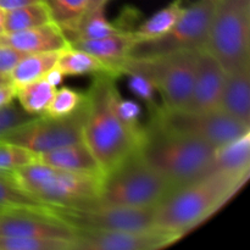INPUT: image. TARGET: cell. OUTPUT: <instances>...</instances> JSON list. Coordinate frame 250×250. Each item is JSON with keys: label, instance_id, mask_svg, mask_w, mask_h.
Segmentation results:
<instances>
[{"label": "cell", "instance_id": "6", "mask_svg": "<svg viewBox=\"0 0 250 250\" xmlns=\"http://www.w3.org/2000/svg\"><path fill=\"white\" fill-rule=\"evenodd\" d=\"M14 182L46 205H72L95 200L102 176L53 167L36 161L10 173Z\"/></svg>", "mask_w": 250, "mask_h": 250}, {"label": "cell", "instance_id": "1", "mask_svg": "<svg viewBox=\"0 0 250 250\" xmlns=\"http://www.w3.org/2000/svg\"><path fill=\"white\" fill-rule=\"evenodd\" d=\"M85 93L88 115L83 142L104 173L137 150L142 139L129 131L117 115L116 99L120 93L115 84V76L98 73Z\"/></svg>", "mask_w": 250, "mask_h": 250}, {"label": "cell", "instance_id": "8", "mask_svg": "<svg viewBox=\"0 0 250 250\" xmlns=\"http://www.w3.org/2000/svg\"><path fill=\"white\" fill-rule=\"evenodd\" d=\"M155 208H128L97 200L72 205H46L54 216L75 231H148L155 227Z\"/></svg>", "mask_w": 250, "mask_h": 250}, {"label": "cell", "instance_id": "11", "mask_svg": "<svg viewBox=\"0 0 250 250\" xmlns=\"http://www.w3.org/2000/svg\"><path fill=\"white\" fill-rule=\"evenodd\" d=\"M216 0H197L185 7L172 28L154 41L139 42L129 56L146 58L178 50H199L207 46Z\"/></svg>", "mask_w": 250, "mask_h": 250}, {"label": "cell", "instance_id": "9", "mask_svg": "<svg viewBox=\"0 0 250 250\" xmlns=\"http://www.w3.org/2000/svg\"><path fill=\"white\" fill-rule=\"evenodd\" d=\"M150 124L159 128L185 134L211 144L224 146L250 131V126L237 121L221 110L193 112L160 106L151 112Z\"/></svg>", "mask_w": 250, "mask_h": 250}, {"label": "cell", "instance_id": "34", "mask_svg": "<svg viewBox=\"0 0 250 250\" xmlns=\"http://www.w3.org/2000/svg\"><path fill=\"white\" fill-rule=\"evenodd\" d=\"M23 55L24 54L21 51L0 43V75L9 78L11 71Z\"/></svg>", "mask_w": 250, "mask_h": 250}, {"label": "cell", "instance_id": "15", "mask_svg": "<svg viewBox=\"0 0 250 250\" xmlns=\"http://www.w3.org/2000/svg\"><path fill=\"white\" fill-rule=\"evenodd\" d=\"M0 43L23 54L60 51L71 46L67 37L55 22L23 31L4 33L0 36Z\"/></svg>", "mask_w": 250, "mask_h": 250}, {"label": "cell", "instance_id": "35", "mask_svg": "<svg viewBox=\"0 0 250 250\" xmlns=\"http://www.w3.org/2000/svg\"><path fill=\"white\" fill-rule=\"evenodd\" d=\"M16 99V87L11 82L0 84V109Z\"/></svg>", "mask_w": 250, "mask_h": 250}, {"label": "cell", "instance_id": "24", "mask_svg": "<svg viewBox=\"0 0 250 250\" xmlns=\"http://www.w3.org/2000/svg\"><path fill=\"white\" fill-rule=\"evenodd\" d=\"M183 10L185 7L181 5V0H175L166 7L155 12L153 16L146 20L136 31H132L137 43L154 41L167 33L180 19Z\"/></svg>", "mask_w": 250, "mask_h": 250}, {"label": "cell", "instance_id": "23", "mask_svg": "<svg viewBox=\"0 0 250 250\" xmlns=\"http://www.w3.org/2000/svg\"><path fill=\"white\" fill-rule=\"evenodd\" d=\"M54 22L45 1L34 2L4 12L5 33L23 31Z\"/></svg>", "mask_w": 250, "mask_h": 250}, {"label": "cell", "instance_id": "26", "mask_svg": "<svg viewBox=\"0 0 250 250\" xmlns=\"http://www.w3.org/2000/svg\"><path fill=\"white\" fill-rule=\"evenodd\" d=\"M45 207L46 204L22 190L10 173L0 172V212L9 209H44Z\"/></svg>", "mask_w": 250, "mask_h": 250}, {"label": "cell", "instance_id": "22", "mask_svg": "<svg viewBox=\"0 0 250 250\" xmlns=\"http://www.w3.org/2000/svg\"><path fill=\"white\" fill-rule=\"evenodd\" d=\"M56 67L62 72L63 76H81L89 73H109L115 76L109 66L105 65L99 59L73 46H68L61 50Z\"/></svg>", "mask_w": 250, "mask_h": 250}, {"label": "cell", "instance_id": "7", "mask_svg": "<svg viewBox=\"0 0 250 250\" xmlns=\"http://www.w3.org/2000/svg\"><path fill=\"white\" fill-rule=\"evenodd\" d=\"M205 49L227 72L250 62V0H216Z\"/></svg>", "mask_w": 250, "mask_h": 250}, {"label": "cell", "instance_id": "19", "mask_svg": "<svg viewBox=\"0 0 250 250\" xmlns=\"http://www.w3.org/2000/svg\"><path fill=\"white\" fill-rule=\"evenodd\" d=\"M212 172L233 176L250 175V131L216 149Z\"/></svg>", "mask_w": 250, "mask_h": 250}, {"label": "cell", "instance_id": "27", "mask_svg": "<svg viewBox=\"0 0 250 250\" xmlns=\"http://www.w3.org/2000/svg\"><path fill=\"white\" fill-rule=\"evenodd\" d=\"M45 2L50 10L53 21L66 33L84 15L89 0H48Z\"/></svg>", "mask_w": 250, "mask_h": 250}, {"label": "cell", "instance_id": "32", "mask_svg": "<svg viewBox=\"0 0 250 250\" xmlns=\"http://www.w3.org/2000/svg\"><path fill=\"white\" fill-rule=\"evenodd\" d=\"M34 117L37 116L27 114L20 105H16L14 102L5 105L4 107L0 109V137L12 131L16 127L31 121Z\"/></svg>", "mask_w": 250, "mask_h": 250}, {"label": "cell", "instance_id": "39", "mask_svg": "<svg viewBox=\"0 0 250 250\" xmlns=\"http://www.w3.org/2000/svg\"><path fill=\"white\" fill-rule=\"evenodd\" d=\"M5 33V29H4V12L0 10V36Z\"/></svg>", "mask_w": 250, "mask_h": 250}, {"label": "cell", "instance_id": "10", "mask_svg": "<svg viewBox=\"0 0 250 250\" xmlns=\"http://www.w3.org/2000/svg\"><path fill=\"white\" fill-rule=\"evenodd\" d=\"M88 115V99L71 115L62 117L37 116L7 132L1 141L17 144L36 154L46 153L68 144L83 142Z\"/></svg>", "mask_w": 250, "mask_h": 250}, {"label": "cell", "instance_id": "12", "mask_svg": "<svg viewBox=\"0 0 250 250\" xmlns=\"http://www.w3.org/2000/svg\"><path fill=\"white\" fill-rule=\"evenodd\" d=\"M181 239L177 234L154 229L148 231H77L72 250H156Z\"/></svg>", "mask_w": 250, "mask_h": 250}, {"label": "cell", "instance_id": "16", "mask_svg": "<svg viewBox=\"0 0 250 250\" xmlns=\"http://www.w3.org/2000/svg\"><path fill=\"white\" fill-rule=\"evenodd\" d=\"M220 110L250 126V62L226 73Z\"/></svg>", "mask_w": 250, "mask_h": 250}, {"label": "cell", "instance_id": "17", "mask_svg": "<svg viewBox=\"0 0 250 250\" xmlns=\"http://www.w3.org/2000/svg\"><path fill=\"white\" fill-rule=\"evenodd\" d=\"M137 44L133 32L124 31L114 36L98 39H84V41L71 42V46L81 49L107 65L115 76H117L116 67L120 62L128 58L132 48Z\"/></svg>", "mask_w": 250, "mask_h": 250}, {"label": "cell", "instance_id": "3", "mask_svg": "<svg viewBox=\"0 0 250 250\" xmlns=\"http://www.w3.org/2000/svg\"><path fill=\"white\" fill-rule=\"evenodd\" d=\"M216 149L204 141L159 128L149 122L137 150L175 189L210 175Z\"/></svg>", "mask_w": 250, "mask_h": 250}, {"label": "cell", "instance_id": "36", "mask_svg": "<svg viewBox=\"0 0 250 250\" xmlns=\"http://www.w3.org/2000/svg\"><path fill=\"white\" fill-rule=\"evenodd\" d=\"M44 1V0H0V10L2 12L17 9V7L26 6V5L34 4V2Z\"/></svg>", "mask_w": 250, "mask_h": 250}, {"label": "cell", "instance_id": "37", "mask_svg": "<svg viewBox=\"0 0 250 250\" xmlns=\"http://www.w3.org/2000/svg\"><path fill=\"white\" fill-rule=\"evenodd\" d=\"M63 77H65V76L62 75V72H61L56 66L54 68H51V70L45 75L46 81H48L50 84H53L54 87H58V85L62 82Z\"/></svg>", "mask_w": 250, "mask_h": 250}, {"label": "cell", "instance_id": "20", "mask_svg": "<svg viewBox=\"0 0 250 250\" xmlns=\"http://www.w3.org/2000/svg\"><path fill=\"white\" fill-rule=\"evenodd\" d=\"M60 53L61 50L24 54L10 73V82L17 88L45 77L46 73L56 66Z\"/></svg>", "mask_w": 250, "mask_h": 250}, {"label": "cell", "instance_id": "21", "mask_svg": "<svg viewBox=\"0 0 250 250\" xmlns=\"http://www.w3.org/2000/svg\"><path fill=\"white\" fill-rule=\"evenodd\" d=\"M104 7H98L93 11L87 12L80 19L72 29L66 32L68 42L84 41V39H98L104 37L114 36V34L124 32V28L115 26L114 23L107 21L105 16Z\"/></svg>", "mask_w": 250, "mask_h": 250}, {"label": "cell", "instance_id": "4", "mask_svg": "<svg viewBox=\"0 0 250 250\" xmlns=\"http://www.w3.org/2000/svg\"><path fill=\"white\" fill-rule=\"evenodd\" d=\"M172 189V185L134 150L103 173L95 200L128 208H155Z\"/></svg>", "mask_w": 250, "mask_h": 250}, {"label": "cell", "instance_id": "38", "mask_svg": "<svg viewBox=\"0 0 250 250\" xmlns=\"http://www.w3.org/2000/svg\"><path fill=\"white\" fill-rule=\"evenodd\" d=\"M107 2V0H89V2H88V7L87 10H85L84 14H87V12L89 11H93V10L98 9V7H102V6H105V4Z\"/></svg>", "mask_w": 250, "mask_h": 250}, {"label": "cell", "instance_id": "31", "mask_svg": "<svg viewBox=\"0 0 250 250\" xmlns=\"http://www.w3.org/2000/svg\"><path fill=\"white\" fill-rule=\"evenodd\" d=\"M116 110L117 115L120 116L125 126L133 132L139 138H143L144 126H142L139 117H141V106L133 100L124 99L119 95L116 99Z\"/></svg>", "mask_w": 250, "mask_h": 250}, {"label": "cell", "instance_id": "29", "mask_svg": "<svg viewBox=\"0 0 250 250\" xmlns=\"http://www.w3.org/2000/svg\"><path fill=\"white\" fill-rule=\"evenodd\" d=\"M0 250H72V241L0 234Z\"/></svg>", "mask_w": 250, "mask_h": 250}, {"label": "cell", "instance_id": "2", "mask_svg": "<svg viewBox=\"0 0 250 250\" xmlns=\"http://www.w3.org/2000/svg\"><path fill=\"white\" fill-rule=\"evenodd\" d=\"M249 176L212 172L175 188L155 209V227L182 238L219 211L248 181Z\"/></svg>", "mask_w": 250, "mask_h": 250}, {"label": "cell", "instance_id": "28", "mask_svg": "<svg viewBox=\"0 0 250 250\" xmlns=\"http://www.w3.org/2000/svg\"><path fill=\"white\" fill-rule=\"evenodd\" d=\"M85 99H87V93H81L68 87L56 89L55 94L51 98L43 116H67V115L75 112L85 102Z\"/></svg>", "mask_w": 250, "mask_h": 250}, {"label": "cell", "instance_id": "30", "mask_svg": "<svg viewBox=\"0 0 250 250\" xmlns=\"http://www.w3.org/2000/svg\"><path fill=\"white\" fill-rule=\"evenodd\" d=\"M38 161V154L17 144L0 139V172L11 173L15 170Z\"/></svg>", "mask_w": 250, "mask_h": 250}, {"label": "cell", "instance_id": "25", "mask_svg": "<svg viewBox=\"0 0 250 250\" xmlns=\"http://www.w3.org/2000/svg\"><path fill=\"white\" fill-rule=\"evenodd\" d=\"M55 92L56 87L43 77L17 87L16 99L27 114L32 116H43Z\"/></svg>", "mask_w": 250, "mask_h": 250}, {"label": "cell", "instance_id": "14", "mask_svg": "<svg viewBox=\"0 0 250 250\" xmlns=\"http://www.w3.org/2000/svg\"><path fill=\"white\" fill-rule=\"evenodd\" d=\"M227 71L205 48L199 49L192 93L187 111L208 112L220 110Z\"/></svg>", "mask_w": 250, "mask_h": 250}, {"label": "cell", "instance_id": "41", "mask_svg": "<svg viewBox=\"0 0 250 250\" xmlns=\"http://www.w3.org/2000/svg\"><path fill=\"white\" fill-rule=\"evenodd\" d=\"M44 1H48V0H44Z\"/></svg>", "mask_w": 250, "mask_h": 250}, {"label": "cell", "instance_id": "5", "mask_svg": "<svg viewBox=\"0 0 250 250\" xmlns=\"http://www.w3.org/2000/svg\"><path fill=\"white\" fill-rule=\"evenodd\" d=\"M199 50H178L161 55L134 58L128 56L119 63V75H141L146 77L164 100L163 106L186 109L194 83Z\"/></svg>", "mask_w": 250, "mask_h": 250}, {"label": "cell", "instance_id": "18", "mask_svg": "<svg viewBox=\"0 0 250 250\" xmlns=\"http://www.w3.org/2000/svg\"><path fill=\"white\" fill-rule=\"evenodd\" d=\"M38 161L62 170L103 175L99 163L84 142L68 144L46 153L38 154Z\"/></svg>", "mask_w": 250, "mask_h": 250}, {"label": "cell", "instance_id": "33", "mask_svg": "<svg viewBox=\"0 0 250 250\" xmlns=\"http://www.w3.org/2000/svg\"><path fill=\"white\" fill-rule=\"evenodd\" d=\"M129 77L128 85L131 88L132 92L137 95V97L141 98L146 105L151 109V112L155 111L160 105H158L155 103V92L156 89L154 88V85L146 80V77L141 75H136V73H131V75H127Z\"/></svg>", "mask_w": 250, "mask_h": 250}, {"label": "cell", "instance_id": "13", "mask_svg": "<svg viewBox=\"0 0 250 250\" xmlns=\"http://www.w3.org/2000/svg\"><path fill=\"white\" fill-rule=\"evenodd\" d=\"M77 231L44 209H9L0 212L1 236L72 241Z\"/></svg>", "mask_w": 250, "mask_h": 250}, {"label": "cell", "instance_id": "40", "mask_svg": "<svg viewBox=\"0 0 250 250\" xmlns=\"http://www.w3.org/2000/svg\"><path fill=\"white\" fill-rule=\"evenodd\" d=\"M10 82V80L7 77H4V76L0 75V84H2V83H7Z\"/></svg>", "mask_w": 250, "mask_h": 250}]
</instances>
